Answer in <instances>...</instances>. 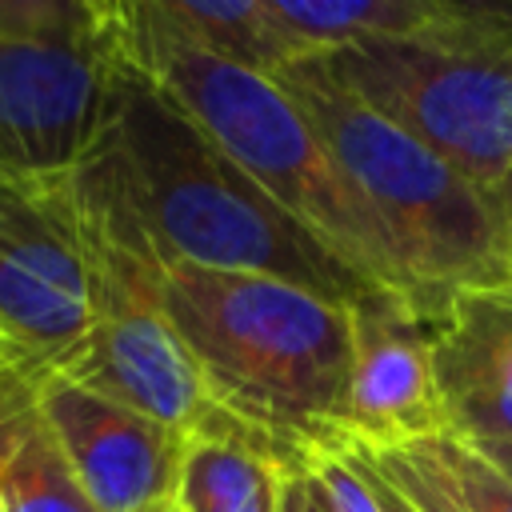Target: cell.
<instances>
[{
  "mask_svg": "<svg viewBox=\"0 0 512 512\" xmlns=\"http://www.w3.org/2000/svg\"><path fill=\"white\" fill-rule=\"evenodd\" d=\"M160 296L212 404L264 432L304 472L340 448L348 400V308L300 284L164 256Z\"/></svg>",
  "mask_w": 512,
  "mask_h": 512,
  "instance_id": "obj_1",
  "label": "cell"
},
{
  "mask_svg": "<svg viewBox=\"0 0 512 512\" xmlns=\"http://www.w3.org/2000/svg\"><path fill=\"white\" fill-rule=\"evenodd\" d=\"M112 156L128 204L172 260L256 272L352 304L372 284L296 224L152 76L124 68Z\"/></svg>",
  "mask_w": 512,
  "mask_h": 512,
  "instance_id": "obj_2",
  "label": "cell"
},
{
  "mask_svg": "<svg viewBox=\"0 0 512 512\" xmlns=\"http://www.w3.org/2000/svg\"><path fill=\"white\" fill-rule=\"evenodd\" d=\"M304 108L332 160L380 224L404 300L444 316L460 292L508 288V240L500 196L472 184L432 148L344 92L316 56L276 72Z\"/></svg>",
  "mask_w": 512,
  "mask_h": 512,
  "instance_id": "obj_3",
  "label": "cell"
},
{
  "mask_svg": "<svg viewBox=\"0 0 512 512\" xmlns=\"http://www.w3.org/2000/svg\"><path fill=\"white\" fill-rule=\"evenodd\" d=\"M60 188L88 256L92 296L88 336L60 376L180 428L184 436H204L220 404H212L192 352L164 312V252L124 196L112 136L92 160L60 176Z\"/></svg>",
  "mask_w": 512,
  "mask_h": 512,
  "instance_id": "obj_4",
  "label": "cell"
},
{
  "mask_svg": "<svg viewBox=\"0 0 512 512\" xmlns=\"http://www.w3.org/2000/svg\"><path fill=\"white\" fill-rule=\"evenodd\" d=\"M148 76L356 276L372 288L404 296L380 224L276 76L232 64L164 24L152 32Z\"/></svg>",
  "mask_w": 512,
  "mask_h": 512,
  "instance_id": "obj_5",
  "label": "cell"
},
{
  "mask_svg": "<svg viewBox=\"0 0 512 512\" xmlns=\"http://www.w3.org/2000/svg\"><path fill=\"white\" fill-rule=\"evenodd\" d=\"M324 76L484 192L512 172V44L436 20L316 52Z\"/></svg>",
  "mask_w": 512,
  "mask_h": 512,
  "instance_id": "obj_6",
  "label": "cell"
},
{
  "mask_svg": "<svg viewBox=\"0 0 512 512\" xmlns=\"http://www.w3.org/2000/svg\"><path fill=\"white\" fill-rule=\"evenodd\" d=\"M88 324V256L60 176H0V360L28 380L64 372Z\"/></svg>",
  "mask_w": 512,
  "mask_h": 512,
  "instance_id": "obj_7",
  "label": "cell"
},
{
  "mask_svg": "<svg viewBox=\"0 0 512 512\" xmlns=\"http://www.w3.org/2000/svg\"><path fill=\"white\" fill-rule=\"evenodd\" d=\"M120 80L96 40L0 36V176L56 180L92 160L116 128Z\"/></svg>",
  "mask_w": 512,
  "mask_h": 512,
  "instance_id": "obj_8",
  "label": "cell"
},
{
  "mask_svg": "<svg viewBox=\"0 0 512 512\" xmlns=\"http://www.w3.org/2000/svg\"><path fill=\"white\" fill-rule=\"evenodd\" d=\"M36 412L100 512L172 508L188 436L60 372L36 380Z\"/></svg>",
  "mask_w": 512,
  "mask_h": 512,
  "instance_id": "obj_9",
  "label": "cell"
},
{
  "mask_svg": "<svg viewBox=\"0 0 512 512\" xmlns=\"http://www.w3.org/2000/svg\"><path fill=\"white\" fill-rule=\"evenodd\" d=\"M436 316L396 292L368 288L348 304V400L344 436L364 448H400L444 428L432 372Z\"/></svg>",
  "mask_w": 512,
  "mask_h": 512,
  "instance_id": "obj_10",
  "label": "cell"
},
{
  "mask_svg": "<svg viewBox=\"0 0 512 512\" xmlns=\"http://www.w3.org/2000/svg\"><path fill=\"white\" fill-rule=\"evenodd\" d=\"M432 372L452 436L468 444L512 440V288L460 292L444 308Z\"/></svg>",
  "mask_w": 512,
  "mask_h": 512,
  "instance_id": "obj_11",
  "label": "cell"
},
{
  "mask_svg": "<svg viewBox=\"0 0 512 512\" xmlns=\"http://www.w3.org/2000/svg\"><path fill=\"white\" fill-rule=\"evenodd\" d=\"M0 512H100L36 412V380L0 360Z\"/></svg>",
  "mask_w": 512,
  "mask_h": 512,
  "instance_id": "obj_12",
  "label": "cell"
},
{
  "mask_svg": "<svg viewBox=\"0 0 512 512\" xmlns=\"http://www.w3.org/2000/svg\"><path fill=\"white\" fill-rule=\"evenodd\" d=\"M356 448L420 512H512V484L452 432H436L400 448Z\"/></svg>",
  "mask_w": 512,
  "mask_h": 512,
  "instance_id": "obj_13",
  "label": "cell"
},
{
  "mask_svg": "<svg viewBox=\"0 0 512 512\" xmlns=\"http://www.w3.org/2000/svg\"><path fill=\"white\" fill-rule=\"evenodd\" d=\"M152 8L156 24L264 76L316 56L276 20L264 0H152Z\"/></svg>",
  "mask_w": 512,
  "mask_h": 512,
  "instance_id": "obj_14",
  "label": "cell"
},
{
  "mask_svg": "<svg viewBox=\"0 0 512 512\" xmlns=\"http://www.w3.org/2000/svg\"><path fill=\"white\" fill-rule=\"evenodd\" d=\"M284 468L264 452L220 440V436H188L176 512H280Z\"/></svg>",
  "mask_w": 512,
  "mask_h": 512,
  "instance_id": "obj_15",
  "label": "cell"
},
{
  "mask_svg": "<svg viewBox=\"0 0 512 512\" xmlns=\"http://www.w3.org/2000/svg\"><path fill=\"white\" fill-rule=\"evenodd\" d=\"M264 4L308 52H328L348 40L380 36V32H412L440 20L428 8V0H264Z\"/></svg>",
  "mask_w": 512,
  "mask_h": 512,
  "instance_id": "obj_16",
  "label": "cell"
},
{
  "mask_svg": "<svg viewBox=\"0 0 512 512\" xmlns=\"http://www.w3.org/2000/svg\"><path fill=\"white\" fill-rule=\"evenodd\" d=\"M84 24L100 48H108L124 68L152 72V32L156 8L152 0H76Z\"/></svg>",
  "mask_w": 512,
  "mask_h": 512,
  "instance_id": "obj_17",
  "label": "cell"
},
{
  "mask_svg": "<svg viewBox=\"0 0 512 512\" xmlns=\"http://www.w3.org/2000/svg\"><path fill=\"white\" fill-rule=\"evenodd\" d=\"M0 36H12V40H92L76 0H0Z\"/></svg>",
  "mask_w": 512,
  "mask_h": 512,
  "instance_id": "obj_18",
  "label": "cell"
},
{
  "mask_svg": "<svg viewBox=\"0 0 512 512\" xmlns=\"http://www.w3.org/2000/svg\"><path fill=\"white\" fill-rule=\"evenodd\" d=\"M428 8L448 24L512 44V0H428Z\"/></svg>",
  "mask_w": 512,
  "mask_h": 512,
  "instance_id": "obj_19",
  "label": "cell"
},
{
  "mask_svg": "<svg viewBox=\"0 0 512 512\" xmlns=\"http://www.w3.org/2000/svg\"><path fill=\"white\" fill-rule=\"evenodd\" d=\"M340 452H344V456H348V460L360 468V476H364V484L372 488V496H376L380 512H420V508H416V504H412V500H408V496H404V492H400L392 480H384V476L372 468V460H368V456H364V452H360L352 440H344V444H340Z\"/></svg>",
  "mask_w": 512,
  "mask_h": 512,
  "instance_id": "obj_20",
  "label": "cell"
},
{
  "mask_svg": "<svg viewBox=\"0 0 512 512\" xmlns=\"http://www.w3.org/2000/svg\"><path fill=\"white\" fill-rule=\"evenodd\" d=\"M280 512H328L316 480L308 472H288L280 488Z\"/></svg>",
  "mask_w": 512,
  "mask_h": 512,
  "instance_id": "obj_21",
  "label": "cell"
},
{
  "mask_svg": "<svg viewBox=\"0 0 512 512\" xmlns=\"http://www.w3.org/2000/svg\"><path fill=\"white\" fill-rule=\"evenodd\" d=\"M508 484H512V440H488V444H472Z\"/></svg>",
  "mask_w": 512,
  "mask_h": 512,
  "instance_id": "obj_22",
  "label": "cell"
},
{
  "mask_svg": "<svg viewBox=\"0 0 512 512\" xmlns=\"http://www.w3.org/2000/svg\"><path fill=\"white\" fill-rule=\"evenodd\" d=\"M500 208H504V240H508V288H512V172L500 188Z\"/></svg>",
  "mask_w": 512,
  "mask_h": 512,
  "instance_id": "obj_23",
  "label": "cell"
},
{
  "mask_svg": "<svg viewBox=\"0 0 512 512\" xmlns=\"http://www.w3.org/2000/svg\"><path fill=\"white\" fill-rule=\"evenodd\" d=\"M156 512H172V508H156Z\"/></svg>",
  "mask_w": 512,
  "mask_h": 512,
  "instance_id": "obj_24",
  "label": "cell"
},
{
  "mask_svg": "<svg viewBox=\"0 0 512 512\" xmlns=\"http://www.w3.org/2000/svg\"><path fill=\"white\" fill-rule=\"evenodd\" d=\"M172 512H176V508H172Z\"/></svg>",
  "mask_w": 512,
  "mask_h": 512,
  "instance_id": "obj_25",
  "label": "cell"
}]
</instances>
